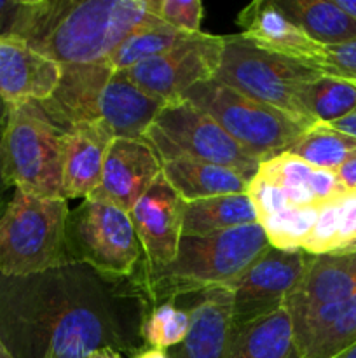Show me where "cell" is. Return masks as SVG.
Returning <instances> with one entry per match:
<instances>
[{"label":"cell","instance_id":"cell-1","mask_svg":"<svg viewBox=\"0 0 356 358\" xmlns=\"http://www.w3.org/2000/svg\"><path fill=\"white\" fill-rule=\"evenodd\" d=\"M147 299L136 273L114 278L82 262L31 276L0 275V338L14 358H87L147 348Z\"/></svg>","mask_w":356,"mask_h":358},{"label":"cell","instance_id":"cell-2","mask_svg":"<svg viewBox=\"0 0 356 358\" xmlns=\"http://www.w3.org/2000/svg\"><path fill=\"white\" fill-rule=\"evenodd\" d=\"M164 24L147 0H21L13 35L61 66L105 63L135 31Z\"/></svg>","mask_w":356,"mask_h":358},{"label":"cell","instance_id":"cell-3","mask_svg":"<svg viewBox=\"0 0 356 358\" xmlns=\"http://www.w3.org/2000/svg\"><path fill=\"white\" fill-rule=\"evenodd\" d=\"M52 124L65 131L80 122L103 124L115 138H143L163 108L107 63L63 66L59 86L38 103Z\"/></svg>","mask_w":356,"mask_h":358},{"label":"cell","instance_id":"cell-4","mask_svg":"<svg viewBox=\"0 0 356 358\" xmlns=\"http://www.w3.org/2000/svg\"><path fill=\"white\" fill-rule=\"evenodd\" d=\"M269 247L260 224H246L205 236H181L177 257L159 271L140 264L136 278L149 306L234 283Z\"/></svg>","mask_w":356,"mask_h":358},{"label":"cell","instance_id":"cell-5","mask_svg":"<svg viewBox=\"0 0 356 358\" xmlns=\"http://www.w3.org/2000/svg\"><path fill=\"white\" fill-rule=\"evenodd\" d=\"M66 199L14 191L0 217V275L31 276L68 264Z\"/></svg>","mask_w":356,"mask_h":358},{"label":"cell","instance_id":"cell-6","mask_svg":"<svg viewBox=\"0 0 356 358\" xmlns=\"http://www.w3.org/2000/svg\"><path fill=\"white\" fill-rule=\"evenodd\" d=\"M184 98L212 115L220 128L258 163L288 152L293 143L314 126L251 100L216 79L195 84Z\"/></svg>","mask_w":356,"mask_h":358},{"label":"cell","instance_id":"cell-7","mask_svg":"<svg viewBox=\"0 0 356 358\" xmlns=\"http://www.w3.org/2000/svg\"><path fill=\"white\" fill-rule=\"evenodd\" d=\"M7 187L47 199L63 198L61 131L37 101L9 105L2 142Z\"/></svg>","mask_w":356,"mask_h":358},{"label":"cell","instance_id":"cell-8","mask_svg":"<svg viewBox=\"0 0 356 358\" xmlns=\"http://www.w3.org/2000/svg\"><path fill=\"white\" fill-rule=\"evenodd\" d=\"M143 140L152 147L161 163L187 157L229 168L248 182L260 166L212 115L185 98L164 103Z\"/></svg>","mask_w":356,"mask_h":358},{"label":"cell","instance_id":"cell-9","mask_svg":"<svg viewBox=\"0 0 356 358\" xmlns=\"http://www.w3.org/2000/svg\"><path fill=\"white\" fill-rule=\"evenodd\" d=\"M321 72L257 48L241 35L223 37L222 63L215 79L237 93L316 124L302 107V91Z\"/></svg>","mask_w":356,"mask_h":358},{"label":"cell","instance_id":"cell-10","mask_svg":"<svg viewBox=\"0 0 356 358\" xmlns=\"http://www.w3.org/2000/svg\"><path fill=\"white\" fill-rule=\"evenodd\" d=\"M66 254L114 278H129L143 261V250L128 212L110 203L84 199L66 219Z\"/></svg>","mask_w":356,"mask_h":358},{"label":"cell","instance_id":"cell-11","mask_svg":"<svg viewBox=\"0 0 356 358\" xmlns=\"http://www.w3.org/2000/svg\"><path fill=\"white\" fill-rule=\"evenodd\" d=\"M313 255L302 248L279 250L269 245L232 285V325L250 324L286 306Z\"/></svg>","mask_w":356,"mask_h":358},{"label":"cell","instance_id":"cell-12","mask_svg":"<svg viewBox=\"0 0 356 358\" xmlns=\"http://www.w3.org/2000/svg\"><path fill=\"white\" fill-rule=\"evenodd\" d=\"M223 37L198 34L166 55L126 70L135 86L161 103L184 98L195 84L215 79L222 63Z\"/></svg>","mask_w":356,"mask_h":358},{"label":"cell","instance_id":"cell-13","mask_svg":"<svg viewBox=\"0 0 356 358\" xmlns=\"http://www.w3.org/2000/svg\"><path fill=\"white\" fill-rule=\"evenodd\" d=\"M129 217L142 245L143 269L154 273L170 264L177 257L181 238L184 201L163 173L136 201Z\"/></svg>","mask_w":356,"mask_h":358},{"label":"cell","instance_id":"cell-14","mask_svg":"<svg viewBox=\"0 0 356 358\" xmlns=\"http://www.w3.org/2000/svg\"><path fill=\"white\" fill-rule=\"evenodd\" d=\"M161 173L163 164L145 140L114 138L105 156L100 185L89 198L129 213Z\"/></svg>","mask_w":356,"mask_h":358},{"label":"cell","instance_id":"cell-15","mask_svg":"<svg viewBox=\"0 0 356 358\" xmlns=\"http://www.w3.org/2000/svg\"><path fill=\"white\" fill-rule=\"evenodd\" d=\"M241 37L257 48L323 73L325 45L307 37L286 17L276 0H255L237 14Z\"/></svg>","mask_w":356,"mask_h":358},{"label":"cell","instance_id":"cell-16","mask_svg":"<svg viewBox=\"0 0 356 358\" xmlns=\"http://www.w3.org/2000/svg\"><path fill=\"white\" fill-rule=\"evenodd\" d=\"M63 76V66L16 35L0 37V98L7 105L45 101Z\"/></svg>","mask_w":356,"mask_h":358},{"label":"cell","instance_id":"cell-17","mask_svg":"<svg viewBox=\"0 0 356 358\" xmlns=\"http://www.w3.org/2000/svg\"><path fill=\"white\" fill-rule=\"evenodd\" d=\"M181 299V297H180ZM191 329L178 346L166 350L170 358H225L232 334V290L227 287L185 296Z\"/></svg>","mask_w":356,"mask_h":358},{"label":"cell","instance_id":"cell-18","mask_svg":"<svg viewBox=\"0 0 356 358\" xmlns=\"http://www.w3.org/2000/svg\"><path fill=\"white\" fill-rule=\"evenodd\" d=\"M114 138L107 126L91 122L73 124L61 133L63 198L86 199L96 191Z\"/></svg>","mask_w":356,"mask_h":358},{"label":"cell","instance_id":"cell-19","mask_svg":"<svg viewBox=\"0 0 356 358\" xmlns=\"http://www.w3.org/2000/svg\"><path fill=\"white\" fill-rule=\"evenodd\" d=\"M356 294V252L313 255L302 282L286 301L290 318L339 303Z\"/></svg>","mask_w":356,"mask_h":358},{"label":"cell","instance_id":"cell-20","mask_svg":"<svg viewBox=\"0 0 356 358\" xmlns=\"http://www.w3.org/2000/svg\"><path fill=\"white\" fill-rule=\"evenodd\" d=\"M302 358H334L356 343V294L293 318Z\"/></svg>","mask_w":356,"mask_h":358},{"label":"cell","instance_id":"cell-21","mask_svg":"<svg viewBox=\"0 0 356 358\" xmlns=\"http://www.w3.org/2000/svg\"><path fill=\"white\" fill-rule=\"evenodd\" d=\"M225 358H302L286 308L250 324L232 325Z\"/></svg>","mask_w":356,"mask_h":358},{"label":"cell","instance_id":"cell-22","mask_svg":"<svg viewBox=\"0 0 356 358\" xmlns=\"http://www.w3.org/2000/svg\"><path fill=\"white\" fill-rule=\"evenodd\" d=\"M161 164L163 177L185 203L246 192V178L225 166L187 157L164 161Z\"/></svg>","mask_w":356,"mask_h":358},{"label":"cell","instance_id":"cell-23","mask_svg":"<svg viewBox=\"0 0 356 358\" xmlns=\"http://www.w3.org/2000/svg\"><path fill=\"white\" fill-rule=\"evenodd\" d=\"M279 9L304 34L321 45H337L356 38V21L334 0H276Z\"/></svg>","mask_w":356,"mask_h":358},{"label":"cell","instance_id":"cell-24","mask_svg":"<svg viewBox=\"0 0 356 358\" xmlns=\"http://www.w3.org/2000/svg\"><path fill=\"white\" fill-rule=\"evenodd\" d=\"M246 224H257V213L246 192L184 201L181 236H205Z\"/></svg>","mask_w":356,"mask_h":358},{"label":"cell","instance_id":"cell-25","mask_svg":"<svg viewBox=\"0 0 356 358\" xmlns=\"http://www.w3.org/2000/svg\"><path fill=\"white\" fill-rule=\"evenodd\" d=\"M300 101L311 121L332 124L356 108V83L320 73L304 87Z\"/></svg>","mask_w":356,"mask_h":358},{"label":"cell","instance_id":"cell-26","mask_svg":"<svg viewBox=\"0 0 356 358\" xmlns=\"http://www.w3.org/2000/svg\"><path fill=\"white\" fill-rule=\"evenodd\" d=\"M288 152L314 168L337 171L356 152V138L316 122L293 143Z\"/></svg>","mask_w":356,"mask_h":358},{"label":"cell","instance_id":"cell-27","mask_svg":"<svg viewBox=\"0 0 356 358\" xmlns=\"http://www.w3.org/2000/svg\"><path fill=\"white\" fill-rule=\"evenodd\" d=\"M191 34L175 30L166 24H156V27L143 28L129 35L107 59V65L117 72H126L131 66L147 59L157 58L161 55H166L171 49L178 48L184 42L191 38Z\"/></svg>","mask_w":356,"mask_h":358},{"label":"cell","instance_id":"cell-28","mask_svg":"<svg viewBox=\"0 0 356 358\" xmlns=\"http://www.w3.org/2000/svg\"><path fill=\"white\" fill-rule=\"evenodd\" d=\"M257 173L278 185L292 206L318 205L311 191L314 166L290 152L262 161Z\"/></svg>","mask_w":356,"mask_h":358},{"label":"cell","instance_id":"cell-29","mask_svg":"<svg viewBox=\"0 0 356 358\" xmlns=\"http://www.w3.org/2000/svg\"><path fill=\"white\" fill-rule=\"evenodd\" d=\"M191 313L177 301H164L149 306L142 325V338L147 348L170 350L178 346L188 334Z\"/></svg>","mask_w":356,"mask_h":358},{"label":"cell","instance_id":"cell-30","mask_svg":"<svg viewBox=\"0 0 356 358\" xmlns=\"http://www.w3.org/2000/svg\"><path fill=\"white\" fill-rule=\"evenodd\" d=\"M320 205L288 206L276 215L260 220L265 236L271 247L279 250L300 248L309 236L314 222L318 219Z\"/></svg>","mask_w":356,"mask_h":358},{"label":"cell","instance_id":"cell-31","mask_svg":"<svg viewBox=\"0 0 356 358\" xmlns=\"http://www.w3.org/2000/svg\"><path fill=\"white\" fill-rule=\"evenodd\" d=\"M341 196L320 205L316 222H314L307 240L300 247L306 254L325 255L339 250V234H341V203L339 199Z\"/></svg>","mask_w":356,"mask_h":358},{"label":"cell","instance_id":"cell-32","mask_svg":"<svg viewBox=\"0 0 356 358\" xmlns=\"http://www.w3.org/2000/svg\"><path fill=\"white\" fill-rule=\"evenodd\" d=\"M149 10L166 27L185 34H201L202 3L199 0H147Z\"/></svg>","mask_w":356,"mask_h":358},{"label":"cell","instance_id":"cell-33","mask_svg":"<svg viewBox=\"0 0 356 358\" xmlns=\"http://www.w3.org/2000/svg\"><path fill=\"white\" fill-rule=\"evenodd\" d=\"M246 196L253 205L255 213H257V222L292 206L286 199L285 192L278 185L269 182L267 178L260 177L258 173H255V177L248 182Z\"/></svg>","mask_w":356,"mask_h":358},{"label":"cell","instance_id":"cell-34","mask_svg":"<svg viewBox=\"0 0 356 358\" xmlns=\"http://www.w3.org/2000/svg\"><path fill=\"white\" fill-rule=\"evenodd\" d=\"M323 73L356 83V38L337 45H325Z\"/></svg>","mask_w":356,"mask_h":358},{"label":"cell","instance_id":"cell-35","mask_svg":"<svg viewBox=\"0 0 356 358\" xmlns=\"http://www.w3.org/2000/svg\"><path fill=\"white\" fill-rule=\"evenodd\" d=\"M339 203H341V234H339L337 252H341L356 236V191H346Z\"/></svg>","mask_w":356,"mask_h":358},{"label":"cell","instance_id":"cell-36","mask_svg":"<svg viewBox=\"0 0 356 358\" xmlns=\"http://www.w3.org/2000/svg\"><path fill=\"white\" fill-rule=\"evenodd\" d=\"M20 9L21 0H0V37L13 35Z\"/></svg>","mask_w":356,"mask_h":358},{"label":"cell","instance_id":"cell-37","mask_svg":"<svg viewBox=\"0 0 356 358\" xmlns=\"http://www.w3.org/2000/svg\"><path fill=\"white\" fill-rule=\"evenodd\" d=\"M337 178L348 191H356V152L344 161L337 171Z\"/></svg>","mask_w":356,"mask_h":358},{"label":"cell","instance_id":"cell-38","mask_svg":"<svg viewBox=\"0 0 356 358\" xmlns=\"http://www.w3.org/2000/svg\"><path fill=\"white\" fill-rule=\"evenodd\" d=\"M7 115H9V105L0 98V196H6V192L9 191V187H7V184L3 182V177H2V142H3V133H6Z\"/></svg>","mask_w":356,"mask_h":358},{"label":"cell","instance_id":"cell-39","mask_svg":"<svg viewBox=\"0 0 356 358\" xmlns=\"http://www.w3.org/2000/svg\"><path fill=\"white\" fill-rule=\"evenodd\" d=\"M328 126H332V128L337 129V131L344 133V135H349L353 136V138H356V108L349 112L346 117L339 119V121L332 122V124Z\"/></svg>","mask_w":356,"mask_h":358},{"label":"cell","instance_id":"cell-40","mask_svg":"<svg viewBox=\"0 0 356 358\" xmlns=\"http://www.w3.org/2000/svg\"><path fill=\"white\" fill-rule=\"evenodd\" d=\"M341 10H344L351 20L356 21V0H334Z\"/></svg>","mask_w":356,"mask_h":358},{"label":"cell","instance_id":"cell-41","mask_svg":"<svg viewBox=\"0 0 356 358\" xmlns=\"http://www.w3.org/2000/svg\"><path fill=\"white\" fill-rule=\"evenodd\" d=\"M133 358H170L166 350H157V348H143L142 352L136 353Z\"/></svg>","mask_w":356,"mask_h":358},{"label":"cell","instance_id":"cell-42","mask_svg":"<svg viewBox=\"0 0 356 358\" xmlns=\"http://www.w3.org/2000/svg\"><path fill=\"white\" fill-rule=\"evenodd\" d=\"M87 358H124V357H122L119 352H115V350L103 348V350H98V352L91 353Z\"/></svg>","mask_w":356,"mask_h":358},{"label":"cell","instance_id":"cell-43","mask_svg":"<svg viewBox=\"0 0 356 358\" xmlns=\"http://www.w3.org/2000/svg\"><path fill=\"white\" fill-rule=\"evenodd\" d=\"M334 358H356V343L353 346H349L348 350H344L342 353H339V355Z\"/></svg>","mask_w":356,"mask_h":358},{"label":"cell","instance_id":"cell-44","mask_svg":"<svg viewBox=\"0 0 356 358\" xmlns=\"http://www.w3.org/2000/svg\"><path fill=\"white\" fill-rule=\"evenodd\" d=\"M0 358H14L13 353H10L9 350H7L6 345H3L2 338H0Z\"/></svg>","mask_w":356,"mask_h":358},{"label":"cell","instance_id":"cell-45","mask_svg":"<svg viewBox=\"0 0 356 358\" xmlns=\"http://www.w3.org/2000/svg\"><path fill=\"white\" fill-rule=\"evenodd\" d=\"M7 205H9V199H7L6 196H0V217H2V213L6 212Z\"/></svg>","mask_w":356,"mask_h":358},{"label":"cell","instance_id":"cell-46","mask_svg":"<svg viewBox=\"0 0 356 358\" xmlns=\"http://www.w3.org/2000/svg\"><path fill=\"white\" fill-rule=\"evenodd\" d=\"M341 252H356V236L353 238V241H351V243H349L348 247H346V248H342ZM335 254H337V252H335Z\"/></svg>","mask_w":356,"mask_h":358}]
</instances>
